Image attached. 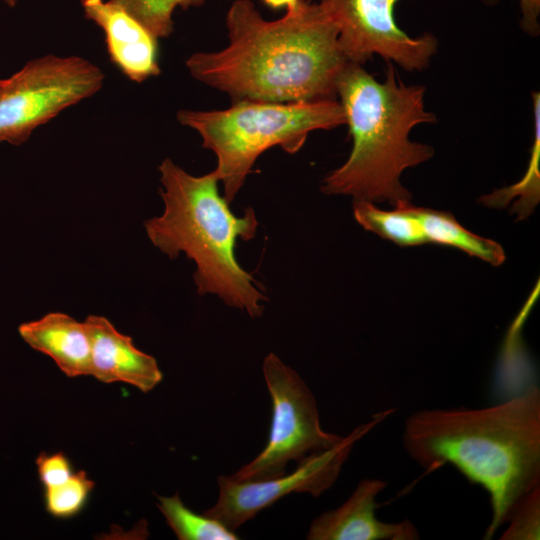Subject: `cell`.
Listing matches in <instances>:
<instances>
[{
    "label": "cell",
    "instance_id": "9",
    "mask_svg": "<svg viewBox=\"0 0 540 540\" xmlns=\"http://www.w3.org/2000/svg\"><path fill=\"white\" fill-rule=\"evenodd\" d=\"M373 424L360 426L334 447L308 456L290 474L261 481H235L229 476H219L218 499L203 514L235 531L288 494L306 492L319 496L334 484L354 442Z\"/></svg>",
    "mask_w": 540,
    "mask_h": 540
},
{
    "label": "cell",
    "instance_id": "3",
    "mask_svg": "<svg viewBox=\"0 0 540 540\" xmlns=\"http://www.w3.org/2000/svg\"><path fill=\"white\" fill-rule=\"evenodd\" d=\"M425 90L420 84H405L391 63L384 80L378 81L362 65L348 62L338 77L336 95L352 150L345 163L324 178L321 191L393 206L410 201L402 173L434 155L432 146L409 138L415 126L437 121L426 110Z\"/></svg>",
    "mask_w": 540,
    "mask_h": 540
},
{
    "label": "cell",
    "instance_id": "18",
    "mask_svg": "<svg viewBox=\"0 0 540 540\" xmlns=\"http://www.w3.org/2000/svg\"><path fill=\"white\" fill-rule=\"evenodd\" d=\"M94 485L85 471L74 472L63 484L44 488L45 510L55 518L74 517L86 506Z\"/></svg>",
    "mask_w": 540,
    "mask_h": 540
},
{
    "label": "cell",
    "instance_id": "25",
    "mask_svg": "<svg viewBox=\"0 0 540 540\" xmlns=\"http://www.w3.org/2000/svg\"><path fill=\"white\" fill-rule=\"evenodd\" d=\"M3 1L5 4H7L9 7H13L15 6L16 4V0H1Z\"/></svg>",
    "mask_w": 540,
    "mask_h": 540
},
{
    "label": "cell",
    "instance_id": "22",
    "mask_svg": "<svg viewBox=\"0 0 540 540\" xmlns=\"http://www.w3.org/2000/svg\"><path fill=\"white\" fill-rule=\"evenodd\" d=\"M485 5L493 6L500 0H481ZM521 18L520 28L529 36L536 37L540 33V0H518Z\"/></svg>",
    "mask_w": 540,
    "mask_h": 540
},
{
    "label": "cell",
    "instance_id": "23",
    "mask_svg": "<svg viewBox=\"0 0 540 540\" xmlns=\"http://www.w3.org/2000/svg\"><path fill=\"white\" fill-rule=\"evenodd\" d=\"M300 0H262V2L271 9H281L287 7V10L296 7Z\"/></svg>",
    "mask_w": 540,
    "mask_h": 540
},
{
    "label": "cell",
    "instance_id": "14",
    "mask_svg": "<svg viewBox=\"0 0 540 540\" xmlns=\"http://www.w3.org/2000/svg\"><path fill=\"white\" fill-rule=\"evenodd\" d=\"M413 211L421 223L427 243L460 249L493 266L504 263L505 251L498 242L470 232L451 213L417 206Z\"/></svg>",
    "mask_w": 540,
    "mask_h": 540
},
{
    "label": "cell",
    "instance_id": "4",
    "mask_svg": "<svg viewBox=\"0 0 540 540\" xmlns=\"http://www.w3.org/2000/svg\"><path fill=\"white\" fill-rule=\"evenodd\" d=\"M159 172L164 211L144 222L151 243L171 259L184 253L194 261L199 295H216L251 318L260 317L268 298L234 251L238 239L248 241L256 235L254 210L249 207L242 216L235 215L219 194L214 171L194 176L166 158Z\"/></svg>",
    "mask_w": 540,
    "mask_h": 540
},
{
    "label": "cell",
    "instance_id": "17",
    "mask_svg": "<svg viewBox=\"0 0 540 540\" xmlns=\"http://www.w3.org/2000/svg\"><path fill=\"white\" fill-rule=\"evenodd\" d=\"M159 510L180 540H237L239 536L225 525L203 513L197 514L181 501L178 494L159 496Z\"/></svg>",
    "mask_w": 540,
    "mask_h": 540
},
{
    "label": "cell",
    "instance_id": "8",
    "mask_svg": "<svg viewBox=\"0 0 540 540\" xmlns=\"http://www.w3.org/2000/svg\"><path fill=\"white\" fill-rule=\"evenodd\" d=\"M400 0H319L338 28V46L348 62L363 65L374 55L406 71H423L438 51L431 33L411 37L396 23Z\"/></svg>",
    "mask_w": 540,
    "mask_h": 540
},
{
    "label": "cell",
    "instance_id": "12",
    "mask_svg": "<svg viewBox=\"0 0 540 540\" xmlns=\"http://www.w3.org/2000/svg\"><path fill=\"white\" fill-rule=\"evenodd\" d=\"M91 342V375L101 382H124L144 393L162 380L157 360L135 347L105 317L89 315L84 321Z\"/></svg>",
    "mask_w": 540,
    "mask_h": 540
},
{
    "label": "cell",
    "instance_id": "2",
    "mask_svg": "<svg viewBox=\"0 0 540 540\" xmlns=\"http://www.w3.org/2000/svg\"><path fill=\"white\" fill-rule=\"evenodd\" d=\"M403 446L424 470L449 464L488 494L490 539L540 486V389L484 408H434L405 421Z\"/></svg>",
    "mask_w": 540,
    "mask_h": 540
},
{
    "label": "cell",
    "instance_id": "5",
    "mask_svg": "<svg viewBox=\"0 0 540 540\" xmlns=\"http://www.w3.org/2000/svg\"><path fill=\"white\" fill-rule=\"evenodd\" d=\"M181 125L196 130L203 147L217 157L213 170L223 184V197L234 200L257 158L280 146L298 152L310 132L346 124L343 107L336 99L304 102L240 100L227 109L177 112Z\"/></svg>",
    "mask_w": 540,
    "mask_h": 540
},
{
    "label": "cell",
    "instance_id": "7",
    "mask_svg": "<svg viewBox=\"0 0 540 540\" xmlns=\"http://www.w3.org/2000/svg\"><path fill=\"white\" fill-rule=\"evenodd\" d=\"M262 371L273 407L268 443L257 457L229 476L235 481L281 476L289 462L298 464L343 439L321 428L315 397L301 377L278 356L269 353Z\"/></svg>",
    "mask_w": 540,
    "mask_h": 540
},
{
    "label": "cell",
    "instance_id": "13",
    "mask_svg": "<svg viewBox=\"0 0 540 540\" xmlns=\"http://www.w3.org/2000/svg\"><path fill=\"white\" fill-rule=\"evenodd\" d=\"M18 331L32 349L52 358L68 377L91 375V342L84 322L50 312L21 324Z\"/></svg>",
    "mask_w": 540,
    "mask_h": 540
},
{
    "label": "cell",
    "instance_id": "1",
    "mask_svg": "<svg viewBox=\"0 0 540 540\" xmlns=\"http://www.w3.org/2000/svg\"><path fill=\"white\" fill-rule=\"evenodd\" d=\"M228 45L186 60L193 78L233 102L336 99L348 63L338 28L319 3L300 0L277 20L264 19L251 0H235L226 15Z\"/></svg>",
    "mask_w": 540,
    "mask_h": 540
},
{
    "label": "cell",
    "instance_id": "10",
    "mask_svg": "<svg viewBox=\"0 0 540 540\" xmlns=\"http://www.w3.org/2000/svg\"><path fill=\"white\" fill-rule=\"evenodd\" d=\"M381 479H363L338 508L315 518L309 540H415L419 533L409 520L383 522L376 516L377 495L386 487Z\"/></svg>",
    "mask_w": 540,
    "mask_h": 540
},
{
    "label": "cell",
    "instance_id": "20",
    "mask_svg": "<svg viewBox=\"0 0 540 540\" xmlns=\"http://www.w3.org/2000/svg\"><path fill=\"white\" fill-rule=\"evenodd\" d=\"M124 8L154 37H168L173 32L172 13L162 0H110Z\"/></svg>",
    "mask_w": 540,
    "mask_h": 540
},
{
    "label": "cell",
    "instance_id": "11",
    "mask_svg": "<svg viewBox=\"0 0 540 540\" xmlns=\"http://www.w3.org/2000/svg\"><path fill=\"white\" fill-rule=\"evenodd\" d=\"M87 19L105 34L110 61L131 81L141 83L160 74L158 42L124 8L103 0H81Z\"/></svg>",
    "mask_w": 540,
    "mask_h": 540
},
{
    "label": "cell",
    "instance_id": "6",
    "mask_svg": "<svg viewBox=\"0 0 540 540\" xmlns=\"http://www.w3.org/2000/svg\"><path fill=\"white\" fill-rule=\"evenodd\" d=\"M103 71L79 56L46 55L0 79V143L21 145L63 110L96 94Z\"/></svg>",
    "mask_w": 540,
    "mask_h": 540
},
{
    "label": "cell",
    "instance_id": "21",
    "mask_svg": "<svg viewBox=\"0 0 540 540\" xmlns=\"http://www.w3.org/2000/svg\"><path fill=\"white\" fill-rule=\"evenodd\" d=\"M36 466L43 488L63 484L74 473L69 458L62 452L53 454L40 453L36 459Z\"/></svg>",
    "mask_w": 540,
    "mask_h": 540
},
{
    "label": "cell",
    "instance_id": "15",
    "mask_svg": "<svg viewBox=\"0 0 540 540\" xmlns=\"http://www.w3.org/2000/svg\"><path fill=\"white\" fill-rule=\"evenodd\" d=\"M409 200L400 201L393 210H383L365 200L353 201L355 220L365 230L390 240L399 246H418L427 243L421 223Z\"/></svg>",
    "mask_w": 540,
    "mask_h": 540
},
{
    "label": "cell",
    "instance_id": "19",
    "mask_svg": "<svg viewBox=\"0 0 540 540\" xmlns=\"http://www.w3.org/2000/svg\"><path fill=\"white\" fill-rule=\"evenodd\" d=\"M502 540H535L540 535V486L536 487L516 508Z\"/></svg>",
    "mask_w": 540,
    "mask_h": 540
},
{
    "label": "cell",
    "instance_id": "16",
    "mask_svg": "<svg viewBox=\"0 0 540 540\" xmlns=\"http://www.w3.org/2000/svg\"><path fill=\"white\" fill-rule=\"evenodd\" d=\"M534 113V141L526 173L517 183L494 190L480 197L479 202L492 208H504L517 198L511 212L517 214V220L527 218L540 200V94L532 93Z\"/></svg>",
    "mask_w": 540,
    "mask_h": 540
},
{
    "label": "cell",
    "instance_id": "24",
    "mask_svg": "<svg viewBox=\"0 0 540 540\" xmlns=\"http://www.w3.org/2000/svg\"><path fill=\"white\" fill-rule=\"evenodd\" d=\"M203 1L204 0H185L187 7L201 5Z\"/></svg>",
    "mask_w": 540,
    "mask_h": 540
}]
</instances>
